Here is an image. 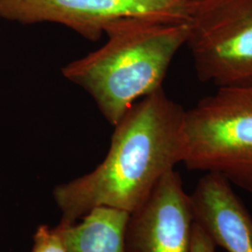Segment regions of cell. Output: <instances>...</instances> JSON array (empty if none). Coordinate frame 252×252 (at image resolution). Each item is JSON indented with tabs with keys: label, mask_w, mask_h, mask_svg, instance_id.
<instances>
[{
	"label": "cell",
	"mask_w": 252,
	"mask_h": 252,
	"mask_svg": "<svg viewBox=\"0 0 252 252\" xmlns=\"http://www.w3.org/2000/svg\"><path fill=\"white\" fill-rule=\"evenodd\" d=\"M80 223H59L67 252H127L129 212L112 207L92 209Z\"/></svg>",
	"instance_id": "cell-8"
},
{
	"label": "cell",
	"mask_w": 252,
	"mask_h": 252,
	"mask_svg": "<svg viewBox=\"0 0 252 252\" xmlns=\"http://www.w3.org/2000/svg\"><path fill=\"white\" fill-rule=\"evenodd\" d=\"M188 33V22L122 19L105 29L104 45L66 64L62 73L86 91L108 123L116 126L135 102L162 88Z\"/></svg>",
	"instance_id": "cell-2"
},
{
	"label": "cell",
	"mask_w": 252,
	"mask_h": 252,
	"mask_svg": "<svg viewBox=\"0 0 252 252\" xmlns=\"http://www.w3.org/2000/svg\"><path fill=\"white\" fill-rule=\"evenodd\" d=\"M185 109L162 88L138 100L115 126L104 161L54 189L61 223L73 224L95 207L132 212L158 181L182 162Z\"/></svg>",
	"instance_id": "cell-1"
},
{
	"label": "cell",
	"mask_w": 252,
	"mask_h": 252,
	"mask_svg": "<svg viewBox=\"0 0 252 252\" xmlns=\"http://www.w3.org/2000/svg\"><path fill=\"white\" fill-rule=\"evenodd\" d=\"M188 25L199 81L252 85V0H191Z\"/></svg>",
	"instance_id": "cell-4"
},
{
	"label": "cell",
	"mask_w": 252,
	"mask_h": 252,
	"mask_svg": "<svg viewBox=\"0 0 252 252\" xmlns=\"http://www.w3.org/2000/svg\"><path fill=\"white\" fill-rule=\"evenodd\" d=\"M216 248L209 236L194 222L190 252H215Z\"/></svg>",
	"instance_id": "cell-10"
},
{
	"label": "cell",
	"mask_w": 252,
	"mask_h": 252,
	"mask_svg": "<svg viewBox=\"0 0 252 252\" xmlns=\"http://www.w3.org/2000/svg\"><path fill=\"white\" fill-rule=\"evenodd\" d=\"M32 252H67L59 226H38L33 236Z\"/></svg>",
	"instance_id": "cell-9"
},
{
	"label": "cell",
	"mask_w": 252,
	"mask_h": 252,
	"mask_svg": "<svg viewBox=\"0 0 252 252\" xmlns=\"http://www.w3.org/2000/svg\"><path fill=\"white\" fill-rule=\"evenodd\" d=\"M194 215L180 175L167 172L144 202L129 213L127 252H190Z\"/></svg>",
	"instance_id": "cell-6"
},
{
	"label": "cell",
	"mask_w": 252,
	"mask_h": 252,
	"mask_svg": "<svg viewBox=\"0 0 252 252\" xmlns=\"http://www.w3.org/2000/svg\"><path fill=\"white\" fill-rule=\"evenodd\" d=\"M191 0H0V17L23 25L55 23L97 41L122 19L188 22Z\"/></svg>",
	"instance_id": "cell-5"
},
{
	"label": "cell",
	"mask_w": 252,
	"mask_h": 252,
	"mask_svg": "<svg viewBox=\"0 0 252 252\" xmlns=\"http://www.w3.org/2000/svg\"><path fill=\"white\" fill-rule=\"evenodd\" d=\"M182 162L252 193V85L220 87L183 117Z\"/></svg>",
	"instance_id": "cell-3"
},
{
	"label": "cell",
	"mask_w": 252,
	"mask_h": 252,
	"mask_svg": "<svg viewBox=\"0 0 252 252\" xmlns=\"http://www.w3.org/2000/svg\"><path fill=\"white\" fill-rule=\"evenodd\" d=\"M190 200L195 223L216 247L227 252H252V216L232 184L206 173Z\"/></svg>",
	"instance_id": "cell-7"
}]
</instances>
